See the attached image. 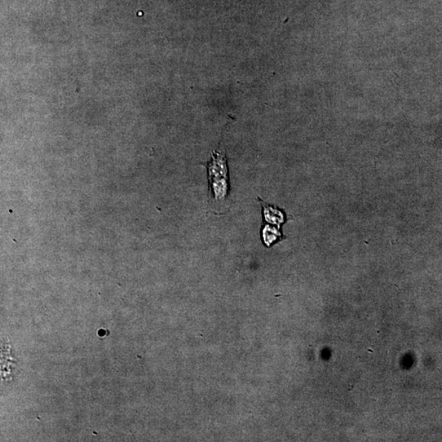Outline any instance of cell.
I'll use <instances>...</instances> for the list:
<instances>
[{"mask_svg": "<svg viewBox=\"0 0 442 442\" xmlns=\"http://www.w3.org/2000/svg\"><path fill=\"white\" fill-rule=\"evenodd\" d=\"M207 167L213 198L215 201L222 200L227 197L228 190L227 158L223 153L214 152Z\"/></svg>", "mask_w": 442, "mask_h": 442, "instance_id": "obj_1", "label": "cell"}, {"mask_svg": "<svg viewBox=\"0 0 442 442\" xmlns=\"http://www.w3.org/2000/svg\"><path fill=\"white\" fill-rule=\"evenodd\" d=\"M265 219L268 222L278 224L281 222L282 215L280 212L273 209L272 207H268V206H264Z\"/></svg>", "mask_w": 442, "mask_h": 442, "instance_id": "obj_2", "label": "cell"}, {"mask_svg": "<svg viewBox=\"0 0 442 442\" xmlns=\"http://www.w3.org/2000/svg\"><path fill=\"white\" fill-rule=\"evenodd\" d=\"M264 240L265 245L269 246L275 241L278 237V232L275 229L267 227L263 231Z\"/></svg>", "mask_w": 442, "mask_h": 442, "instance_id": "obj_3", "label": "cell"}, {"mask_svg": "<svg viewBox=\"0 0 442 442\" xmlns=\"http://www.w3.org/2000/svg\"><path fill=\"white\" fill-rule=\"evenodd\" d=\"M99 335L102 336V337H104V336L105 335V331L104 329L99 330Z\"/></svg>", "mask_w": 442, "mask_h": 442, "instance_id": "obj_4", "label": "cell"}]
</instances>
